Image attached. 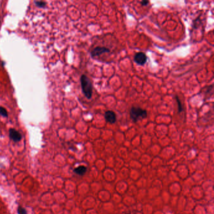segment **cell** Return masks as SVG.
<instances>
[{
    "mask_svg": "<svg viewBox=\"0 0 214 214\" xmlns=\"http://www.w3.org/2000/svg\"><path fill=\"white\" fill-rule=\"evenodd\" d=\"M81 83L82 92L88 99H91L92 96V84L91 80L86 75H82Z\"/></svg>",
    "mask_w": 214,
    "mask_h": 214,
    "instance_id": "1",
    "label": "cell"
},
{
    "mask_svg": "<svg viewBox=\"0 0 214 214\" xmlns=\"http://www.w3.org/2000/svg\"><path fill=\"white\" fill-rule=\"evenodd\" d=\"M129 114H130L131 119L134 123H137L140 119L146 118L148 116V113H147L146 110L142 109L140 107L135 106L132 107L130 112H129Z\"/></svg>",
    "mask_w": 214,
    "mask_h": 214,
    "instance_id": "2",
    "label": "cell"
},
{
    "mask_svg": "<svg viewBox=\"0 0 214 214\" xmlns=\"http://www.w3.org/2000/svg\"><path fill=\"white\" fill-rule=\"evenodd\" d=\"M148 60V57L144 52H138L134 57V61L139 65H144Z\"/></svg>",
    "mask_w": 214,
    "mask_h": 214,
    "instance_id": "3",
    "label": "cell"
},
{
    "mask_svg": "<svg viewBox=\"0 0 214 214\" xmlns=\"http://www.w3.org/2000/svg\"><path fill=\"white\" fill-rule=\"evenodd\" d=\"M109 48H106L105 47H97L94 48L91 52V55L92 57H96L100 56L101 55L106 53H109Z\"/></svg>",
    "mask_w": 214,
    "mask_h": 214,
    "instance_id": "4",
    "label": "cell"
},
{
    "mask_svg": "<svg viewBox=\"0 0 214 214\" xmlns=\"http://www.w3.org/2000/svg\"><path fill=\"white\" fill-rule=\"evenodd\" d=\"M104 118L106 121L110 124H114L116 121V115L113 111H107L104 114Z\"/></svg>",
    "mask_w": 214,
    "mask_h": 214,
    "instance_id": "5",
    "label": "cell"
},
{
    "mask_svg": "<svg viewBox=\"0 0 214 214\" xmlns=\"http://www.w3.org/2000/svg\"><path fill=\"white\" fill-rule=\"evenodd\" d=\"M9 134H10V139L12 140L13 141L18 142L21 140V134L15 129H10V131H9Z\"/></svg>",
    "mask_w": 214,
    "mask_h": 214,
    "instance_id": "6",
    "label": "cell"
},
{
    "mask_svg": "<svg viewBox=\"0 0 214 214\" xmlns=\"http://www.w3.org/2000/svg\"><path fill=\"white\" fill-rule=\"evenodd\" d=\"M87 171V168L86 167L84 166H79V167H77L74 170V172L77 173L79 175H83L84 173H85Z\"/></svg>",
    "mask_w": 214,
    "mask_h": 214,
    "instance_id": "7",
    "label": "cell"
},
{
    "mask_svg": "<svg viewBox=\"0 0 214 214\" xmlns=\"http://www.w3.org/2000/svg\"><path fill=\"white\" fill-rule=\"evenodd\" d=\"M175 99H176V102H177V106H178V113H181L183 110H184V108H183V106H182V104H181V102L179 99V97H178V96H175Z\"/></svg>",
    "mask_w": 214,
    "mask_h": 214,
    "instance_id": "8",
    "label": "cell"
},
{
    "mask_svg": "<svg viewBox=\"0 0 214 214\" xmlns=\"http://www.w3.org/2000/svg\"><path fill=\"white\" fill-rule=\"evenodd\" d=\"M0 115L3 117H8L7 111L3 107H0Z\"/></svg>",
    "mask_w": 214,
    "mask_h": 214,
    "instance_id": "9",
    "label": "cell"
},
{
    "mask_svg": "<svg viewBox=\"0 0 214 214\" xmlns=\"http://www.w3.org/2000/svg\"><path fill=\"white\" fill-rule=\"evenodd\" d=\"M35 4H36V5L37 6L40 7V8L45 7L46 5V3L45 1H36L35 2Z\"/></svg>",
    "mask_w": 214,
    "mask_h": 214,
    "instance_id": "10",
    "label": "cell"
},
{
    "mask_svg": "<svg viewBox=\"0 0 214 214\" xmlns=\"http://www.w3.org/2000/svg\"><path fill=\"white\" fill-rule=\"evenodd\" d=\"M18 214H26V211L23 208L20 207L18 209Z\"/></svg>",
    "mask_w": 214,
    "mask_h": 214,
    "instance_id": "11",
    "label": "cell"
},
{
    "mask_svg": "<svg viewBox=\"0 0 214 214\" xmlns=\"http://www.w3.org/2000/svg\"><path fill=\"white\" fill-rule=\"evenodd\" d=\"M149 3L150 2L148 1H145V0H143V1H140V3L142 6H147L149 4Z\"/></svg>",
    "mask_w": 214,
    "mask_h": 214,
    "instance_id": "12",
    "label": "cell"
},
{
    "mask_svg": "<svg viewBox=\"0 0 214 214\" xmlns=\"http://www.w3.org/2000/svg\"><path fill=\"white\" fill-rule=\"evenodd\" d=\"M129 214H130V213H129Z\"/></svg>",
    "mask_w": 214,
    "mask_h": 214,
    "instance_id": "13",
    "label": "cell"
}]
</instances>
